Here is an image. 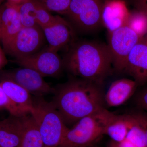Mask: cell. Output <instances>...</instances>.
Listing matches in <instances>:
<instances>
[{
	"label": "cell",
	"instance_id": "obj_1",
	"mask_svg": "<svg viewBox=\"0 0 147 147\" xmlns=\"http://www.w3.org/2000/svg\"><path fill=\"white\" fill-rule=\"evenodd\" d=\"M55 89L52 102L67 126L105 108V94L100 84L76 79Z\"/></svg>",
	"mask_w": 147,
	"mask_h": 147
},
{
	"label": "cell",
	"instance_id": "obj_2",
	"mask_svg": "<svg viewBox=\"0 0 147 147\" xmlns=\"http://www.w3.org/2000/svg\"><path fill=\"white\" fill-rule=\"evenodd\" d=\"M63 62L73 76L101 85L113 65L108 45L86 41L73 43Z\"/></svg>",
	"mask_w": 147,
	"mask_h": 147
},
{
	"label": "cell",
	"instance_id": "obj_3",
	"mask_svg": "<svg viewBox=\"0 0 147 147\" xmlns=\"http://www.w3.org/2000/svg\"><path fill=\"white\" fill-rule=\"evenodd\" d=\"M115 114L105 108L84 117L67 130L59 147H90L105 135Z\"/></svg>",
	"mask_w": 147,
	"mask_h": 147
},
{
	"label": "cell",
	"instance_id": "obj_4",
	"mask_svg": "<svg viewBox=\"0 0 147 147\" xmlns=\"http://www.w3.org/2000/svg\"><path fill=\"white\" fill-rule=\"evenodd\" d=\"M31 114L36 122L45 147H59L68 127L53 102L42 96L33 98Z\"/></svg>",
	"mask_w": 147,
	"mask_h": 147
},
{
	"label": "cell",
	"instance_id": "obj_5",
	"mask_svg": "<svg viewBox=\"0 0 147 147\" xmlns=\"http://www.w3.org/2000/svg\"><path fill=\"white\" fill-rule=\"evenodd\" d=\"M101 0H71L66 15L76 28L90 32L102 25Z\"/></svg>",
	"mask_w": 147,
	"mask_h": 147
},
{
	"label": "cell",
	"instance_id": "obj_6",
	"mask_svg": "<svg viewBox=\"0 0 147 147\" xmlns=\"http://www.w3.org/2000/svg\"><path fill=\"white\" fill-rule=\"evenodd\" d=\"M141 38L127 25L109 33L108 45L116 71H125L128 55Z\"/></svg>",
	"mask_w": 147,
	"mask_h": 147
},
{
	"label": "cell",
	"instance_id": "obj_7",
	"mask_svg": "<svg viewBox=\"0 0 147 147\" xmlns=\"http://www.w3.org/2000/svg\"><path fill=\"white\" fill-rule=\"evenodd\" d=\"M46 42L43 31L39 26L23 27L4 51L16 59L38 53Z\"/></svg>",
	"mask_w": 147,
	"mask_h": 147
},
{
	"label": "cell",
	"instance_id": "obj_8",
	"mask_svg": "<svg viewBox=\"0 0 147 147\" xmlns=\"http://www.w3.org/2000/svg\"><path fill=\"white\" fill-rule=\"evenodd\" d=\"M9 80L14 82L27 90L34 96L54 94L55 88L47 83L40 74L32 69L19 68L0 70V81Z\"/></svg>",
	"mask_w": 147,
	"mask_h": 147
},
{
	"label": "cell",
	"instance_id": "obj_9",
	"mask_svg": "<svg viewBox=\"0 0 147 147\" xmlns=\"http://www.w3.org/2000/svg\"><path fill=\"white\" fill-rule=\"evenodd\" d=\"M15 62L23 67L32 69L42 77H56L64 68L63 60L57 53L47 48L34 55L16 59Z\"/></svg>",
	"mask_w": 147,
	"mask_h": 147
},
{
	"label": "cell",
	"instance_id": "obj_10",
	"mask_svg": "<svg viewBox=\"0 0 147 147\" xmlns=\"http://www.w3.org/2000/svg\"><path fill=\"white\" fill-rule=\"evenodd\" d=\"M125 71L133 78L138 86L147 82V34L141 38L129 53Z\"/></svg>",
	"mask_w": 147,
	"mask_h": 147
},
{
	"label": "cell",
	"instance_id": "obj_11",
	"mask_svg": "<svg viewBox=\"0 0 147 147\" xmlns=\"http://www.w3.org/2000/svg\"><path fill=\"white\" fill-rule=\"evenodd\" d=\"M42 29L47 48L57 53L72 42L74 36L71 24L59 16L53 24Z\"/></svg>",
	"mask_w": 147,
	"mask_h": 147
},
{
	"label": "cell",
	"instance_id": "obj_12",
	"mask_svg": "<svg viewBox=\"0 0 147 147\" xmlns=\"http://www.w3.org/2000/svg\"><path fill=\"white\" fill-rule=\"evenodd\" d=\"M129 12L123 0H105L102 4V25L110 33L127 25Z\"/></svg>",
	"mask_w": 147,
	"mask_h": 147
},
{
	"label": "cell",
	"instance_id": "obj_13",
	"mask_svg": "<svg viewBox=\"0 0 147 147\" xmlns=\"http://www.w3.org/2000/svg\"><path fill=\"white\" fill-rule=\"evenodd\" d=\"M1 20V38L5 50L23 26L18 11V6L6 2L0 6Z\"/></svg>",
	"mask_w": 147,
	"mask_h": 147
},
{
	"label": "cell",
	"instance_id": "obj_14",
	"mask_svg": "<svg viewBox=\"0 0 147 147\" xmlns=\"http://www.w3.org/2000/svg\"><path fill=\"white\" fill-rule=\"evenodd\" d=\"M138 85L134 80L121 79L112 83L104 95L105 103L109 107L123 105L134 94Z\"/></svg>",
	"mask_w": 147,
	"mask_h": 147
},
{
	"label": "cell",
	"instance_id": "obj_15",
	"mask_svg": "<svg viewBox=\"0 0 147 147\" xmlns=\"http://www.w3.org/2000/svg\"><path fill=\"white\" fill-rule=\"evenodd\" d=\"M22 131V116L10 115L0 121V147H19Z\"/></svg>",
	"mask_w": 147,
	"mask_h": 147
},
{
	"label": "cell",
	"instance_id": "obj_16",
	"mask_svg": "<svg viewBox=\"0 0 147 147\" xmlns=\"http://www.w3.org/2000/svg\"><path fill=\"white\" fill-rule=\"evenodd\" d=\"M0 84L11 102L25 114L31 113L33 107V100L26 90L9 80H1Z\"/></svg>",
	"mask_w": 147,
	"mask_h": 147
},
{
	"label": "cell",
	"instance_id": "obj_17",
	"mask_svg": "<svg viewBox=\"0 0 147 147\" xmlns=\"http://www.w3.org/2000/svg\"><path fill=\"white\" fill-rule=\"evenodd\" d=\"M23 131L19 147H45L36 122L30 113L22 116Z\"/></svg>",
	"mask_w": 147,
	"mask_h": 147
},
{
	"label": "cell",
	"instance_id": "obj_18",
	"mask_svg": "<svg viewBox=\"0 0 147 147\" xmlns=\"http://www.w3.org/2000/svg\"><path fill=\"white\" fill-rule=\"evenodd\" d=\"M131 115H115L105 129V135H107L112 141L120 144L126 139L131 125Z\"/></svg>",
	"mask_w": 147,
	"mask_h": 147
},
{
	"label": "cell",
	"instance_id": "obj_19",
	"mask_svg": "<svg viewBox=\"0 0 147 147\" xmlns=\"http://www.w3.org/2000/svg\"><path fill=\"white\" fill-rule=\"evenodd\" d=\"M127 26L140 38L145 36L147 34V13L138 8L129 12Z\"/></svg>",
	"mask_w": 147,
	"mask_h": 147
},
{
	"label": "cell",
	"instance_id": "obj_20",
	"mask_svg": "<svg viewBox=\"0 0 147 147\" xmlns=\"http://www.w3.org/2000/svg\"><path fill=\"white\" fill-rule=\"evenodd\" d=\"M131 125L127 140L136 147H146V133L136 114L131 115Z\"/></svg>",
	"mask_w": 147,
	"mask_h": 147
},
{
	"label": "cell",
	"instance_id": "obj_21",
	"mask_svg": "<svg viewBox=\"0 0 147 147\" xmlns=\"http://www.w3.org/2000/svg\"><path fill=\"white\" fill-rule=\"evenodd\" d=\"M37 5L36 0H28L18 5L19 15L23 27H32L37 25Z\"/></svg>",
	"mask_w": 147,
	"mask_h": 147
},
{
	"label": "cell",
	"instance_id": "obj_22",
	"mask_svg": "<svg viewBox=\"0 0 147 147\" xmlns=\"http://www.w3.org/2000/svg\"><path fill=\"white\" fill-rule=\"evenodd\" d=\"M49 11L66 15L71 0H37Z\"/></svg>",
	"mask_w": 147,
	"mask_h": 147
},
{
	"label": "cell",
	"instance_id": "obj_23",
	"mask_svg": "<svg viewBox=\"0 0 147 147\" xmlns=\"http://www.w3.org/2000/svg\"><path fill=\"white\" fill-rule=\"evenodd\" d=\"M37 1V0H36ZM36 23L41 28L50 26L56 21L58 16H53L50 11L42 6L37 1Z\"/></svg>",
	"mask_w": 147,
	"mask_h": 147
},
{
	"label": "cell",
	"instance_id": "obj_24",
	"mask_svg": "<svg viewBox=\"0 0 147 147\" xmlns=\"http://www.w3.org/2000/svg\"><path fill=\"white\" fill-rule=\"evenodd\" d=\"M0 110H6L10 115L21 117L25 114L10 99L6 94L5 92L0 84Z\"/></svg>",
	"mask_w": 147,
	"mask_h": 147
},
{
	"label": "cell",
	"instance_id": "obj_25",
	"mask_svg": "<svg viewBox=\"0 0 147 147\" xmlns=\"http://www.w3.org/2000/svg\"><path fill=\"white\" fill-rule=\"evenodd\" d=\"M135 102L138 108L147 113V86L137 94Z\"/></svg>",
	"mask_w": 147,
	"mask_h": 147
},
{
	"label": "cell",
	"instance_id": "obj_26",
	"mask_svg": "<svg viewBox=\"0 0 147 147\" xmlns=\"http://www.w3.org/2000/svg\"><path fill=\"white\" fill-rule=\"evenodd\" d=\"M7 62L4 50L0 46V70L6 65Z\"/></svg>",
	"mask_w": 147,
	"mask_h": 147
},
{
	"label": "cell",
	"instance_id": "obj_27",
	"mask_svg": "<svg viewBox=\"0 0 147 147\" xmlns=\"http://www.w3.org/2000/svg\"><path fill=\"white\" fill-rule=\"evenodd\" d=\"M137 8L142 9L147 13V0H135Z\"/></svg>",
	"mask_w": 147,
	"mask_h": 147
},
{
	"label": "cell",
	"instance_id": "obj_28",
	"mask_svg": "<svg viewBox=\"0 0 147 147\" xmlns=\"http://www.w3.org/2000/svg\"><path fill=\"white\" fill-rule=\"evenodd\" d=\"M142 126L144 128L146 136V143L147 147V115L144 116L142 119Z\"/></svg>",
	"mask_w": 147,
	"mask_h": 147
},
{
	"label": "cell",
	"instance_id": "obj_29",
	"mask_svg": "<svg viewBox=\"0 0 147 147\" xmlns=\"http://www.w3.org/2000/svg\"><path fill=\"white\" fill-rule=\"evenodd\" d=\"M6 1L7 2L18 6L25 2L26 1L28 0H6Z\"/></svg>",
	"mask_w": 147,
	"mask_h": 147
},
{
	"label": "cell",
	"instance_id": "obj_30",
	"mask_svg": "<svg viewBox=\"0 0 147 147\" xmlns=\"http://www.w3.org/2000/svg\"><path fill=\"white\" fill-rule=\"evenodd\" d=\"M107 147H121V146L118 143H116V142L111 140L108 143Z\"/></svg>",
	"mask_w": 147,
	"mask_h": 147
},
{
	"label": "cell",
	"instance_id": "obj_31",
	"mask_svg": "<svg viewBox=\"0 0 147 147\" xmlns=\"http://www.w3.org/2000/svg\"><path fill=\"white\" fill-rule=\"evenodd\" d=\"M1 38V11H0V41Z\"/></svg>",
	"mask_w": 147,
	"mask_h": 147
},
{
	"label": "cell",
	"instance_id": "obj_32",
	"mask_svg": "<svg viewBox=\"0 0 147 147\" xmlns=\"http://www.w3.org/2000/svg\"><path fill=\"white\" fill-rule=\"evenodd\" d=\"M3 0H0V5H1V4L3 2Z\"/></svg>",
	"mask_w": 147,
	"mask_h": 147
}]
</instances>
